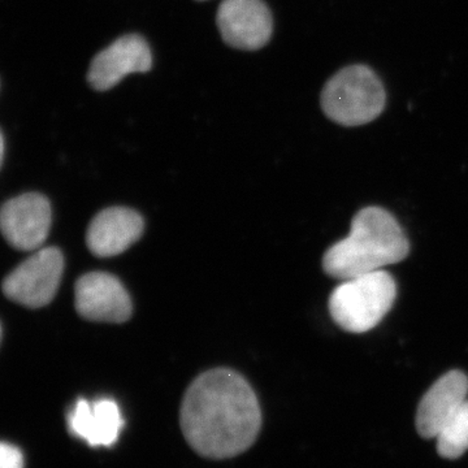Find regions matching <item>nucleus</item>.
<instances>
[{"mask_svg": "<svg viewBox=\"0 0 468 468\" xmlns=\"http://www.w3.org/2000/svg\"><path fill=\"white\" fill-rule=\"evenodd\" d=\"M468 378L458 369L440 378L419 403L417 430L424 439H436L449 419L467 401Z\"/></svg>", "mask_w": 468, "mask_h": 468, "instance_id": "obj_11", "label": "nucleus"}, {"mask_svg": "<svg viewBox=\"0 0 468 468\" xmlns=\"http://www.w3.org/2000/svg\"><path fill=\"white\" fill-rule=\"evenodd\" d=\"M144 229V218L138 212L126 207H111L92 218L86 233V243L97 257H115L137 242Z\"/></svg>", "mask_w": 468, "mask_h": 468, "instance_id": "obj_10", "label": "nucleus"}, {"mask_svg": "<svg viewBox=\"0 0 468 468\" xmlns=\"http://www.w3.org/2000/svg\"><path fill=\"white\" fill-rule=\"evenodd\" d=\"M151 67L149 43L140 34H126L92 58L86 79L94 90L107 91L124 77L149 72Z\"/></svg>", "mask_w": 468, "mask_h": 468, "instance_id": "obj_8", "label": "nucleus"}, {"mask_svg": "<svg viewBox=\"0 0 468 468\" xmlns=\"http://www.w3.org/2000/svg\"><path fill=\"white\" fill-rule=\"evenodd\" d=\"M63 271L61 251L57 248L42 249L5 277L3 292L21 306L39 309L54 300Z\"/></svg>", "mask_w": 468, "mask_h": 468, "instance_id": "obj_5", "label": "nucleus"}, {"mask_svg": "<svg viewBox=\"0 0 468 468\" xmlns=\"http://www.w3.org/2000/svg\"><path fill=\"white\" fill-rule=\"evenodd\" d=\"M68 427L73 436L85 440L90 446H112L119 439L124 420L112 399L89 402L81 399L68 417Z\"/></svg>", "mask_w": 468, "mask_h": 468, "instance_id": "obj_12", "label": "nucleus"}, {"mask_svg": "<svg viewBox=\"0 0 468 468\" xmlns=\"http://www.w3.org/2000/svg\"><path fill=\"white\" fill-rule=\"evenodd\" d=\"M409 250L399 221L383 208L367 207L353 218L349 236L325 252L323 267L329 276L344 282L399 263Z\"/></svg>", "mask_w": 468, "mask_h": 468, "instance_id": "obj_2", "label": "nucleus"}, {"mask_svg": "<svg viewBox=\"0 0 468 468\" xmlns=\"http://www.w3.org/2000/svg\"><path fill=\"white\" fill-rule=\"evenodd\" d=\"M0 468H24L23 452L11 443L0 446Z\"/></svg>", "mask_w": 468, "mask_h": 468, "instance_id": "obj_14", "label": "nucleus"}, {"mask_svg": "<svg viewBox=\"0 0 468 468\" xmlns=\"http://www.w3.org/2000/svg\"><path fill=\"white\" fill-rule=\"evenodd\" d=\"M385 103L383 82L371 68L362 64L338 70L326 82L320 97L325 116L344 126L374 122L383 113Z\"/></svg>", "mask_w": 468, "mask_h": 468, "instance_id": "obj_3", "label": "nucleus"}, {"mask_svg": "<svg viewBox=\"0 0 468 468\" xmlns=\"http://www.w3.org/2000/svg\"><path fill=\"white\" fill-rule=\"evenodd\" d=\"M196 2H206V0H196Z\"/></svg>", "mask_w": 468, "mask_h": 468, "instance_id": "obj_16", "label": "nucleus"}, {"mask_svg": "<svg viewBox=\"0 0 468 468\" xmlns=\"http://www.w3.org/2000/svg\"><path fill=\"white\" fill-rule=\"evenodd\" d=\"M5 158V137L2 134V159Z\"/></svg>", "mask_w": 468, "mask_h": 468, "instance_id": "obj_15", "label": "nucleus"}, {"mask_svg": "<svg viewBox=\"0 0 468 468\" xmlns=\"http://www.w3.org/2000/svg\"><path fill=\"white\" fill-rule=\"evenodd\" d=\"M180 421L194 451L211 460H226L248 451L257 440L261 406L245 378L232 369L215 368L187 388Z\"/></svg>", "mask_w": 468, "mask_h": 468, "instance_id": "obj_1", "label": "nucleus"}, {"mask_svg": "<svg viewBox=\"0 0 468 468\" xmlns=\"http://www.w3.org/2000/svg\"><path fill=\"white\" fill-rule=\"evenodd\" d=\"M51 206L39 193H27L9 199L0 212L3 236L12 248L32 251L41 248L51 228Z\"/></svg>", "mask_w": 468, "mask_h": 468, "instance_id": "obj_7", "label": "nucleus"}, {"mask_svg": "<svg viewBox=\"0 0 468 468\" xmlns=\"http://www.w3.org/2000/svg\"><path fill=\"white\" fill-rule=\"evenodd\" d=\"M396 282L384 270L344 280L329 297L335 324L350 334L371 331L392 309Z\"/></svg>", "mask_w": 468, "mask_h": 468, "instance_id": "obj_4", "label": "nucleus"}, {"mask_svg": "<svg viewBox=\"0 0 468 468\" xmlns=\"http://www.w3.org/2000/svg\"><path fill=\"white\" fill-rule=\"evenodd\" d=\"M75 301L77 313L91 322L124 323L133 313L124 285L106 272L80 277L75 286Z\"/></svg>", "mask_w": 468, "mask_h": 468, "instance_id": "obj_9", "label": "nucleus"}, {"mask_svg": "<svg viewBox=\"0 0 468 468\" xmlns=\"http://www.w3.org/2000/svg\"><path fill=\"white\" fill-rule=\"evenodd\" d=\"M217 24L223 41L237 50H261L273 32L272 14L263 0H223Z\"/></svg>", "mask_w": 468, "mask_h": 468, "instance_id": "obj_6", "label": "nucleus"}, {"mask_svg": "<svg viewBox=\"0 0 468 468\" xmlns=\"http://www.w3.org/2000/svg\"><path fill=\"white\" fill-rule=\"evenodd\" d=\"M437 452L446 460H457L468 451V399L440 431Z\"/></svg>", "mask_w": 468, "mask_h": 468, "instance_id": "obj_13", "label": "nucleus"}]
</instances>
